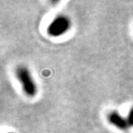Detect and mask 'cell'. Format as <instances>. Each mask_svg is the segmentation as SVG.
<instances>
[{
    "instance_id": "6da1fadb",
    "label": "cell",
    "mask_w": 133,
    "mask_h": 133,
    "mask_svg": "<svg viewBox=\"0 0 133 133\" xmlns=\"http://www.w3.org/2000/svg\"><path fill=\"white\" fill-rule=\"evenodd\" d=\"M16 77L22 87L23 92L29 98L36 96L38 88L30 69L23 65H19L16 68Z\"/></svg>"
},
{
    "instance_id": "7a4b0ae2",
    "label": "cell",
    "mask_w": 133,
    "mask_h": 133,
    "mask_svg": "<svg viewBox=\"0 0 133 133\" xmlns=\"http://www.w3.org/2000/svg\"><path fill=\"white\" fill-rule=\"evenodd\" d=\"M72 21L68 16L61 14L53 19L47 28V33L51 37H60L71 29Z\"/></svg>"
},
{
    "instance_id": "3957f363",
    "label": "cell",
    "mask_w": 133,
    "mask_h": 133,
    "mask_svg": "<svg viewBox=\"0 0 133 133\" xmlns=\"http://www.w3.org/2000/svg\"><path fill=\"white\" fill-rule=\"evenodd\" d=\"M106 118H107V121L109 122V124H111L112 126L116 127L117 129L120 130V131H125L130 128L127 118L126 117H124L123 115H121V114L117 111H110V112L107 114Z\"/></svg>"
},
{
    "instance_id": "277c9868",
    "label": "cell",
    "mask_w": 133,
    "mask_h": 133,
    "mask_svg": "<svg viewBox=\"0 0 133 133\" xmlns=\"http://www.w3.org/2000/svg\"><path fill=\"white\" fill-rule=\"evenodd\" d=\"M126 118H127V120H128L130 127H133V106L130 109L128 115H127Z\"/></svg>"
},
{
    "instance_id": "5b68a950",
    "label": "cell",
    "mask_w": 133,
    "mask_h": 133,
    "mask_svg": "<svg viewBox=\"0 0 133 133\" xmlns=\"http://www.w3.org/2000/svg\"><path fill=\"white\" fill-rule=\"evenodd\" d=\"M7 133H14V132H7Z\"/></svg>"
}]
</instances>
